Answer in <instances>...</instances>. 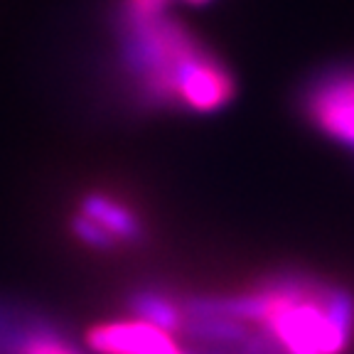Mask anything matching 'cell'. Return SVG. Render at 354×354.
<instances>
[{
  "instance_id": "obj_1",
  "label": "cell",
  "mask_w": 354,
  "mask_h": 354,
  "mask_svg": "<svg viewBox=\"0 0 354 354\" xmlns=\"http://www.w3.org/2000/svg\"><path fill=\"white\" fill-rule=\"evenodd\" d=\"M219 305L259 327L281 354H344L354 337V298L313 278H278Z\"/></svg>"
},
{
  "instance_id": "obj_2",
  "label": "cell",
  "mask_w": 354,
  "mask_h": 354,
  "mask_svg": "<svg viewBox=\"0 0 354 354\" xmlns=\"http://www.w3.org/2000/svg\"><path fill=\"white\" fill-rule=\"evenodd\" d=\"M209 57L212 52L165 12L126 20L123 62L128 72L138 77L145 94L160 104H177L185 77Z\"/></svg>"
},
{
  "instance_id": "obj_3",
  "label": "cell",
  "mask_w": 354,
  "mask_h": 354,
  "mask_svg": "<svg viewBox=\"0 0 354 354\" xmlns=\"http://www.w3.org/2000/svg\"><path fill=\"white\" fill-rule=\"evenodd\" d=\"M308 113L330 138L354 148V69L320 79L308 96Z\"/></svg>"
},
{
  "instance_id": "obj_4",
  "label": "cell",
  "mask_w": 354,
  "mask_h": 354,
  "mask_svg": "<svg viewBox=\"0 0 354 354\" xmlns=\"http://www.w3.org/2000/svg\"><path fill=\"white\" fill-rule=\"evenodd\" d=\"M86 344L96 354H183L175 335L138 317L91 327Z\"/></svg>"
},
{
  "instance_id": "obj_5",
  "label": "cell",
  "mask_w": 354,
  "mask_h": 354,
  "mask_svg": "<svg viewBox=\"0 0 354 354\" xmlns=\"http://www.w3.org/2000/svg\"><path fill=\"white\" fill-rule=\"evenodd\" d=\"M82 214L94 219L99 227H104L118 243H138L143 239V224L126 205L111 199L104 192H91L82 199Z\"/></svg>"
},
{
  "instance_id": "obj_6",
  "label": "cell",
  "mask_w": 354,
  "mask_h": 354,
  "mask_svg": "<svg viewBox=\"0 0 354 354\" xmlns=\"http://www.w3.org/2000/svg\"><path fill=\"white\" fill-rule=\"evenodd\" d=\"M133 315L143 322L160 327V330L170 332V335H180L185 322V310L183 303L172 300L170 295L155 293V290H140L131 298Z\"/></svg>"
},
{
  "instance_id": "obj_7",
  "label": "cell",
  "mask_w": 354,
  "mask_h": 354,
  "mask_svg": "<svg viewBox=\"0 0 354 354\" xmlns=\"http://www.w3.org/2000/svg\"><path fill=\"white\" fill-rule=\"evenodd\" d=\"M72 232L77 234L84 243H88V246H94V249H101V251L113 249V246L118 243L104 227H99V224H96L94 219H88L86 214L74 216V219H72Z\"/></svg>"
},
{
  "instance_id": "obj_8",
  "label": "cell",
  "mask_w": 354,
  "mask_h": 354,
  "mask_svg": "<svg viewBox=\"0 0 354 354\" xmlns=\"http://www.w3.org/2000/svg\"><path fill=\"white\" fill-rule=\"evenodd\" d=\"M15 354H79L62 339L52 335H39V337H28Z\"/></svg>"
},
{
  "instance_id": "obj_9",
  "label": "cell",
  "mask_w": 354,
  "mask_h": 354,
  "mask_svg": "<svg viewBox=\"0 0 354 354\" xmlns=\"http://www.w3.org/2000/svg\"><path fill=\"white\" fill-rule=\"evenodd\" d=\"M167 6H170V0H126V20L162 15Z\"/></svg>"
},
{
  "instance_id": "obj_10",
  "label": "cell",
  "mask_w": 354,
  "mask_h": 354,
  "mask_svg": "<svg viewBox=\"0 0 354 354\" xmlns=\"http://www.w3.org/2000/svg\"><path fill=\"white\" fill-rule=\"evenodd\" d=\"M187 3H192V6H202V3H207V0H187Z\"/></svg>"
}]
</instances>
